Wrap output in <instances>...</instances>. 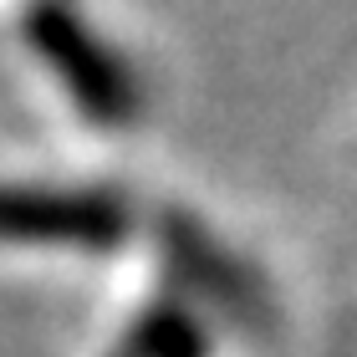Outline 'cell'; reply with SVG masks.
I'll use <instances>...</instances> for the list:
<instances>
[{"label": "cell", "instance_id": "6da1fadb", "mask_svg": "<svg viewBox=\"0 0 357 357\" xmlns=\"http://www.w3.org/2000/svg\"><path fill=\"white\" fill-rule=\"evenodd\" d=\"M26 41L36 52L67 97L77 102V112L92 128H128L138 123L143 92L133 67L112 52V46L97 36V31L61 0H36L26 10Z\"/></svg>", "mask_w": 357, "mask_h": 357}, {"label": "cell", "instance_id": "7a4b0ae2", "mask_svg": "<svg viewBox=\"0 0 357 357\" xmlns=\"http://www.w3.org/2000/svg\"><path fill=\"white\" fill-rule=\"evenodd\" d=\"M133 235V209L112 189L0 184V245L118 250Z\"/></svg>", "mask_w": 357, "mask_h": 357}, {"label": "cell", "instance_id": "3957f363", "mask_svg": "<svg viewBox=\"0 0 357 357\" xmlns=\"http://www.w3.org/2000/svg\"><path fill=\"white\" fill-rule=\"evenodd\" d=\"M158 250H164V261L174 266V275L184 286L225 301L235 317H255V312H261L255 275L245 266H235L230 255L209 240V230L194 215H184V209H164V215H158Z\"/></svg>", "mask_w": 357, "mask_h": 357}, {"label": "cell", "instance_id": "277c9868", "mask_svg": "<svg viewBox=\"0 0 357 357\" xmlns=\"http://www.w3.org/2000/svg\"><path fill=\"white\" fill-rule=\"evenodd\" d=\"M133 352L138 357H204V342H199V327L178 306H153L133 337Z\"/></svg>", "mask_w": 357, "mask_h": 357}]
</instances>
